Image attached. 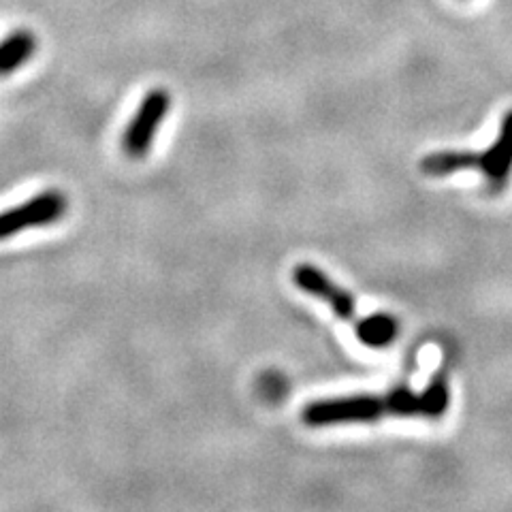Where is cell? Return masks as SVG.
I'll return each mask as SVG.
<instances>
[{
  "instance_id": "8992f818",
  "label": "cell",
  "mask_w": 512,
  "mask_h": 512,
  "mask_svg": "<svg viewBox=\"0 0 512 512\" xmlns=\"http://www.w3.org/2000/svg\"><path fill=\"white\" fill-rule=\"evenodd\" d=\"M39 47L37 35L28 28L9 32V37L0 41V77H9L20 71L24 64L35 56Z\"/></svg>"
},
{
  "instance_id": "6da1fadb",
  "label": "cell",
  "mask_w": 512,
  "mask_h": 512,
  "mask_svg": "<svg viewBox=\"0 0 512 512\" xmlns=\"http://www.w3.org/2000/svg\"><path fill=\"white\" fill-rule=\"evenodd\" d=\"M451 406V389L446 378H434L423 391L399 387L387 395H346L318 399L301 410L308 427H331L350 423H374L387 416L397 419L438 421Z\"/></svg>"
},
{
  "instance_id": "277c9868",
  "label": "cell",
  "mask_w": 512,
  "mask_h": 512,
  "mask_svg": "<svg viewBox=\"0 0 512 512\" xmlns=\"http://www.w3.org/2000/svg\"><path fill=\"white\" fill-rule=\"evenodd\" d=\"M171 109V96L163 88L150 90L133 116L131 124L126 126L122 148L131 158H143L152 148L154 137L158 133L160 124L167 118Z\"/></svg>"
},
{
  "instance_id": "52a82bcc",
  "label": "cell",
  "mask_w": 512,
  "mask_h": 512,
  "mask_svg": "<svg viewBox=\"0 0 512 512\" xmlns=\"http://www.w3.org/2000/svg\"><path fill=\"white\" fill-rule=\"evenodd\" d=\"M355 335L367 348H387L397 340L399 320L384 312L363 316L355 325Z\"/></svg>"
},
{
  "instance_id": "5b68a950",
  "label": "cell",
  "mask_w": 512,
  "mask_h": 512,
  "mask_svg": "<svg viewBox=\"0 0 512 512\" xmlns=\"http://www.w3.org/2000/svg\"><path fill=\"white\" fill-rule=\"evenodd\" d=\"M293 282L301 288L303 293H308L320 301H325L327 306L333 310V314L348 320L355 327L359 323L357 318V306L355 299L346 291V288L335 284L327 274H323L318 267L301 263L293 269Z\"/></svg>"
},
{
  "instance_id": "7a4b0ae2",
  "label": "cell",
  "mask_w": 512,
  "mask_h": 512,
  "mask_svg": "<svg viewBox=\"0 0 512 512\" xmlns=\"http://www.w3.org/2000/svg\"><path fill=\"white\" fill-rule=\"evenodd\" d=\"M466 169H476L483 173L491 192H502L508 186L512 175V109L506 111L500 124V133L489 148L480 152H434L421 160V171L431 175V178H446V175H455Z\"/></svg>"
},
{
  "instance_id": "3957f363",
  "label": "cell",
  "mask_w": 512,
  "mask_h": 512,
  "mask_svg": "<svg viewBox=\"0 0 512 512\" xmlns=\"http://www.w3.org/2000/svg\"><path fill=\"white\" fill-rule=\"evenodd\" d=\"M67 197L60 190H45L18 207L0 214V242L28 229L50 227L67 214Z\"/></svg>"
}]
</instances>
